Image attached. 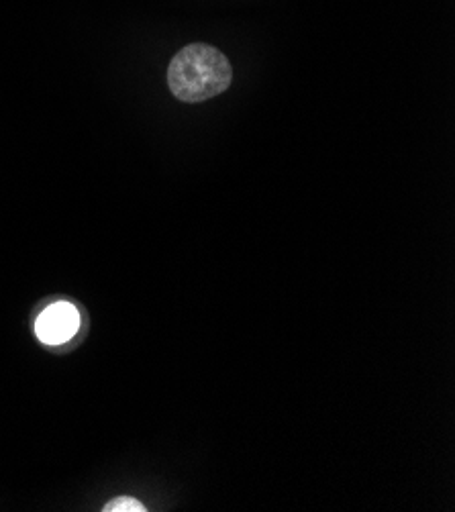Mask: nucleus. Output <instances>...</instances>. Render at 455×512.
<instances>
[{
  "label": "nucleus",
  "instance_id": "nucleus-3",
  "mask_svg": "<svg viewBox=\"0 0 455 512\" xmlns=\"http://www.w3.org/2000/svg\"><path fill=\"white\" fill-rule=\"evenodd\" d=\"M103 510L105 512H145L147 508L133 496H117L109 500Z\"/></svg>",
  "mask_w": 455,
  "mask_h": 512
},
{
  "label": "nucleus",
  "instance_id": "nucleus-2",
  "mask_svg": "<svg viewBox=\"0 0 455 512\" xmlns=\"http://www.w3.org/2000/svg\"><path fill=\"white\" fill-rule=\"evenodd\" d=\"M80 327V315L70 302H56L37 317L35 333L45 345H60L70 341Z\"/></svg>",
  "mask_w": 455,
  "mask_h": 512
},
{
  "label": "nucleus",
  "instance_id": "nucleus-1",
  "mask_svg": "<svg viewBox=\"0 0 455 512\" xmlns=\"http://www.w3.org/2000/svg\"><path fill=\"white\" fill-rule=\"evenodd\" d=\"M233 80V68L223 51L207 43L182 47L168 66V86L172 94L196 105L223 94Z\"/></svg>",
  "mask_w": 455,
  "mask_h": 512
}]
</instances>
